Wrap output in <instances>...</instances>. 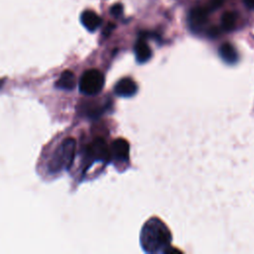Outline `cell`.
Wrapping results in <instances>:
<instances>
[{
  "instance_id": "cell-12",
  "label": "cell",
  "mask_w": 254,
  "mask_h": 254,
  "mask_svg": "<svg viewBox=\"0 0 254 254\" xmlns=\"http://www.w3.org/2000/svg\"><path fill=\"white\" fill-rule=\"evenodd\" d=\"M236 23V15L233 12H225L221 17V27L225 31H231Z\"/></svg>"
},
{
  "instance_id": "cell-8",
  "label": "cell",
  "mask_w": 254,
  "mask_h": 254,
  "mask_svg": "<svg viewBox=\"0 0 254 254\" xmlns=\"http://www.w3.org/2000/svg\"><path fill=\"white\" fill-rule=\"evenodd\" d=\"M75 86V75L70 70H64L56 82V87L64 90H71Z\"/></svg>"
},
{
  "instance_id": "cell-4",
  "label": "cell",
  "mask_w": 254,
  "mask_h": 254,
  "mask_svg": "<svg viewBox=\"0 0 254 254\" xmlns=\"http://www.w3.org/2000/svg\"><path fill=\"white\" fill-rule=\"evenodd\" d=\"M87 156L92 161H99L103 163L109 162L111 158V152L102 138L94 139L90 145L87 146Z\"/></svg>"
},
{
  "instance_id": "cell-13",
  "label": "cell",
  "mask_w": 254,
  "mask_h": 254,
  "mask_svg": "<svg viewBox=\"0 0 254 254\" xmlns=\"http://www.w3.org/2000/svg\"><path fill=\"white\" fill-rule=\"evenodd\" d=\"M224 1L225 0H211L210 1V7L212 9H216V8L220 7Z\"/></svg>"
},
{
  "instance_id": "cell-10",
  "label": "cell",
  "mask_w": 254,
  "mask_h": 254,
  "mask_svg": "<svg viewBox=\"0 0 254 254\" xmlns=\"http://www.w3.org/2000/svg\"><path fill=\"white\" fill-rule=\"evenodd\" d=\"M219 56L220 58L227 64H232L237 62L238 55L234 47L228 43H224L219 48Z\"/></svg>"
},
{
  "instance_id": "cell-11",
  "label": "cell",
  "mask_w": 254,
  "mask_h": 254,
  "mask_svg": "<svg viewBox=\"0 0 254 254\" xmlns=\"http://www.w3.org/2000/svg\"><path fill=\"white\" fill-rule=\"evenodd\" d=\"M81 23L88 31L92 32L99 27L101 20L99 16L94 12L86 11L81 15Z\"/></svg>"
},
{
  "instance_id": "cell-1",
  "label": "cell",
  "mask_w": 254,
  "mask_h": 254,
  "mask_svg": "<svg viewBox=\"0 0 254 254\" xmlns=\"http://www.w3.org/2000/svg\"><path fill=\"white\" fill-rule=\"evenodd\" d=\"M171 240L172 235L169 228L159 218L149 219L141 230L140 242L145 252H164L169 247Z\"/></svg>"
},
{
  "instance_id": "cell-3",
  "label": "cell",
  "mask_w": 254,
  "mask_h": 254,
  "mask_svg": "<svg viewBox=\"0 0 254 254\" xmlns=\"http://www.w3.org/2000/svg\"><path fill=\"white\" fill-rule=\"evenodd\" d=\"M78 85L81 93L85 95H96L103 88L104 76L98 69H87L80 76Z\"/></svg>"
},
{
  "instance_id": "cell-5",
  "label": "cell",
  "mask_w": 254,
  "mask_h": 254,
  "mask_svg": "<svg viewBox=\"0 0 254 254\" xmlns=\"http://www.w3.org/2000/svg\"><path fill=\"white\" fill-rule=\"evenodd\" d=\"M138 90L136 82L130 77H124L118 80L114 86V92L121 97L133 96Z\"/></svg>"
},
{
  "instance_id": "cell-9",
  "label": "cell",
  "mask_w": 254,
  "mask_h": 254,
  "mask_svg": "<svg viewBox=\"0 0 254 254\" xmlns=\"http://www.w3.org/2000/svg\"><path fill=\"white\" fill-rule=\"evenodd\" d=\"M135 55L137 62L140 64L146 63L151 58L152 52L148 44L144 40H139L135 45Z\"/></svg>"
},
{
  "instance_id": "cell-2",
  "label": "cell",
  "mask_w": 254,
  "mask_h": 254,
  "mask_svg": "<svg viewBox=\"0 0 254 254\" xmlns=\"http://www.w3.org/2000/svg\"><path fill=\"white\" fill-rule=\"evenodd\" d=\"M75 150V140L73 138H65L53 153L48 164L49 171L51 173H60L68 170L73 163Z\"/></svg>"
},
{
  "instance_id": "cell-6",
  "label": "cell",
  "mask_w": 254,
  "mask_h": 254,
  "mask_svg": "<svg viewBox=\"0 0 254 254\" xmlns=\"http://www.w3.org/2000/svg\"><path fill=\"white\" fill-rule=\"evenodd\" d=\"M208 10L202 7H196L190 13L189 22L193 31H199L207 22Z\"/></svg>"
},
{
  "instance_id": "cell-14",
  "label": "cell",
  "mask_w": 254,
  "mask_h": 254,
  "mask_svg": "<svg viewBox=\"0 0 254 254\" xmlns=\"http://www.w3.org/2000/svg\"><path fill=\"white\" fill-rule=\"evenodd\" d=\"M243 2L248 8H254V0H243Z\"/></svg>"
},
{
  "instance_id": "cell-7",
  "label": "cell",
  "mask_w": 254,
  "mask_h": 254,
  "mask_svg": "<svg viewBox=\"0 0 254 254\" xmlns=\"http://www.w3.org/2000/svg\"><path fill=\"white\" fill-rule=\"evenodd\" d=\"M129 143L122 138H118L112 142L111 145V156H113L117 161H127L129 158Z\"/></svg>"
}]
</instances>
